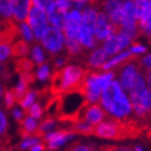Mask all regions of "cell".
<instances>
[{
    "label": "cell",
    "instance_id": "cell-40",
    "mask_svg": "<svg viewBox=\"0 0 151 151\" xmlns=\"http://www.w3.org/2000/svg\"><path fill=\"white\" fill-rule=\"evenodd\" d=\"M1 94H3V87L0 84V99H1Z\"/></svg>",
    "mask_w": 151,
    "mask_h": 151
},
{
    "label": "cell",
    "instance_id": "cell-21",
    "mask_svg": "<svg viewBox=\"0 0 151 151\" xmlns=\"http://www.w3.org/2000/svg\"><path fill=\"white\" fill-rule=\"evenodd\" d=\"M71 130L74 134H81L84 136H89L93 135V130H94V125L88 124V123H83V122H77L70 125Z\"/></svg>",
    "mask_w": 151,
    "mask_h": 151
},
{
    "label": "cell",
    "instance_id": "cell-38",
    "mask_svg": "<svg viewBox=\"0 0 151 151\" xmlns=\"http://www.w3.org/2000/svg\"><path fill=\"white\" fill-rule=\"evenodd\" d=\"M142 73H144V77H145L147 86L151 88V70H142Z\"/></svg>",
    "mask_w": 151,
    "mask_h": 151
},
{
    "label": "cell",
    "instance_id": "cell-17",
    "mask_svg": "<svg viewBox=\"0 0 151 151\" xmlns=\"http://www.w3.org/2000/svg\"><path fill=\"white\" fill-rule=\"evenodd\" d=\"M19 125H20L19 127V135L22 139H27V137H34L35 131L39 127V123H37V119L26 115Z\"/></svg>",
    "mask_w": 151,
    "mask_h": 151
},
{
    "label": "cell",
    "instance_id": "cell-23",
    "mask_svg": "<svg viewBox=\"0 0 151 151\" xmlns=\"http://www.w3.org/2000/svg\"><path fill=\"white\" fill-rule=\"evenodd\" d=\"M20 36L21 39L27 41V42H32L35 40V35H34V31L30 27V25L26 21H22L20 22Z\"/></svg>",
    "mask_w": 151,
    "mask_h": 151
},
{
    "label": "cell",
    "instance_id": "cell-29",
    "mask_svg": "<svg viewBox=\"0 0 151 151\" xmlns=\"http://www.w3.org/2000/svg\"><path fill=\"white\" fill-rule=\"evenodd\" d=\"M43 114V109L40 103H34L29 108V110L26 111V115L29 116H32L35 119H40Z\"/></svg>",
    "mask_w": 151,
    "mask_h": 151
},
{
    "label": "cell",
    "instance_id": "cell-13",
    "mask_svg": "<svg viewBox=\"0 0 151 151\" xmlns=\"http://www.w3.org/2000/svg\"><path fill=\"white\" fill-rule=\"evenodd\" d=\"M77 40L82 43V46H83L87 51H92V50L97 48L98 40L96 39V36H94V30L84 24L81 25Z\"/></svg>",
    "mask_w": 151,
    "mask_h": 151
},
{
    "label": "cell",
    "instance_id": "cell-33",
    "mask_svg": "<svg viewBox=\"0 0 151 151\" xmlns=\"http://www.w3.org/2000/svg\"><path fill=\"white\" fill-rule=\"evenodd\" d=\"M11 56V46L0 45V62H4Z\"/></svg>",
    "mask_w": 151,
    "mask_h": 151
},
{
    "label": "cell",
    "instance_id": "cell-18",
    "mask_svg": "<svg viewBox=\"0 0 151 151\" xmlns=\"http://www.w3.org/2000/svg\"><path fill=\"white\" fill-rule=\"evenodd\" d=\"M65 50L67 51L68 58L78 57V56H81L82 53H83V51H87V50L82 46V43L77 39H67V37H66Z\"/></svg>",
    "mask_w": 151,
    "mask_h": 151
},
{
    "label": "cell",
    "instance_id": "cell-20",
    "mask_svg": "<svg viewBox=\"0 0 151 151\" xmlns=\"http://www.w3.org/2000/svg\"><path fill=\"white\" fill-rule=\"evenodd\" d=\"M30 46L29 42L25 41L22 39L16 40L14 43L11 45V56L14 58H19V57H26L30 53Z\"/></svg>",
    "mask_w": 151,
    "mask_h": 151
},
{
    "label": "cell",
    "instance_id": "cell-11",
    "mask_svg": "<svg viewBox=\"0 0 151 151\" xmlns=\"http://www.w3.org/2000/svg\"><path fill=\"white\" fill-rule=\"evenodd\" d=\"M106 111H108L109 114L116 116V118H125V116L130 115L131 103L127 98V96L124 94L123 91L118 94L115 97V99L111 102V104L106 108Z\"/></svg>",
    "mask_w": 151,
    "mask_h": 151
},
{
    "label": "cell",
    "instance_id": "cell-9",
    "mask_svg": "<svg viewBox=\"0 0 151 151\" xmlns=\"http://www.w3.org/2000/svg\"><path fill=\"white\" fill-rule=\"evenodd\" d=\"M118 31L113 21L106 16L103 11H99L96 25H94V36L98 40V42H103L105 39H108L110 35Z\"/></svg>",
    "mask_w": 151,
    "mask_h": 151
},
{
    "label": "cell",
    "instance_id": "cell-14",
    "mask_svg": "<svg viewBox=\"0 0 151 151\" xmlns=\"http://www.w3.org/2000/svg\"><path fill=\"white\" fill-rule=\"evenodd\" d=\"M12 6V17L17 22L26 21L27 14L32 6V0H10Z\"/></svg>",
    "mask_w": 151,
    "mask_h": 151
},
{
    "label": "cell",
    "instance_id": "cell-27",
    "mask_svg": "<svg viewBox=\"0 0 151 151\" xmlns=\"http://www.w3.org/2000/svg\"><path fill=\"white\" fill-rule=\"evenodd\" d=\"M4 97H5V108L6 109H12V106H14V104L15 103H17L16 102V97H15V93H14V89L12 88H4Z\"/></svg>",
    "mask_w": 151,
    "mask_h": 151
},
{
    "label": "cell",
    "instance_id": "cell-10",
    "mask_svg": "<svg viewBox=\"0 0 151 151\" xmlns=\"http://www.w3.org/2000/svg\"><path fill=\"white\" fill-rule=\"evenodd\" d=\"M73 135H74V133L71 130V128L68 127V128L62 129V130L51 131V133L46 134L42 139H43V142H45L47 150L55 151V150H57L60 146L63 145L65 142L71 140L73 137Z\"/></svg>",
    "mask_w": 151,
    "mask_h": 151
},
{
    "label": "cell",
    "instance_id": "cell-2",
    "mask_svg": "<svg viewBox=\"0 0 151 151\" xmlns=\"http://www.w3.org/2000/svg\"><path fill=\"white\" fill-rule=\"evenodd\" d=\"M26 22L30 25V27L32 29L35 40L41 41L43 39V36L46 35L47 30L50 27V24L47 20V12L39 8V6L32 5L27 14Z\"/></svg>",
    "mask_w": 151,
    "mask_h": 151
},
{
    "label": "cell",
    "instance_id": "cell-15",
    "mask_svg": "<svg viewBox=\"0 0 151 151\" xmlns=\"http://www.w3.org/2000/svg\"><path fill=\"white\" fill-rule=\"evenodd\" d=\"M122 91H123V88H122L120 83L115 79H113L110 83L104 88V91L102 92V96H100V103H102V105L105 108V110Z\"/></svg>",
    "mask_w": 151,
    "mask_h": 151
},
{
    "label": "cell",
    "instance_id": "cell-22",
    "mask_svg": "<svg viewBox=\"0 0 151 151\" xmlns=\"http://www.w3.org/2000/svg\"><path fill=\"white\" fill-rule=\"evenodd\" d=\"M30 55H31V58H32L34 63H36L37 66L45 63V60H46L45 52H43V48L40 45H34L30 51Z\"/></svg>",
    "mask_w": 151,
    "mask_h": 151
},
{
    "label": "cell",
    "instance_id": "cell-6",
    "mask_svg": "<svg viewBox=\"0 0 151 151\" xmlns=\"http://www.w3.org/2000/svg\"><path fill=\"white\" fill-rule=\"evenodd\" d=\"M98 1H99L98 8H100V11H103L116 27L120 26L124 19V14H123L124 0H98Z\"/></svg>",
    "mask_w": 151,
    "mask_h": 151
},
{
    "label": "cell",
    "instance_id": "cell-37",
    "mask_svg": "<svg viewBox=\"0 0 151 151\" xmlns=\"http://www.w3.org/2000/svg\"><path fill=\"white\" fill-rule=\"evenodd\" d=\"M45 150H47L45 142H41V141H39L37 144H35L34 146L30 147V151H45Z\"/></svg>",
    "mask_w": 151,
    "mask_h": 151
},
{
    "label": "cell",
    "instance_id": "cell-34",
    "mask_svg": "<svg viewBox=\"0 0 151 151\" xmlns=\"http://www.w3.org/2000/svg\"><path fill=\"white\" fill-rule=\"evenodd\" d=\"M6 131H8V120L5 114L0 110V135L6 134Z\"/></svg>",
    "mask_w": 151,
    "mask_h": 151
},
{
    "label": "cell",
    "instance_id": "cell-41",
    "mask_svg": "<svg viewBox=\"0 0 151 151\" xmlns=\"http://www.w3.org/2000/svg\"><path fill=\"white\" fill-rule=\"evenodd\" d=\"M93 1H98V0H93Z\"/></svg>",
    "mask_w": 151,
    "mask_h": 151
},
{
    "label": "cell",
    "instance_id": "cell-26",
    "mask_svg": "<svg viewBox=\"0 0 151 151\" xmlns=\"http://www.w3.org/2000/svg\"><path fill=\"white\" fill-rule=\"evenodd\" d=\"M35 73H36V79H39L41 82H45V81H47L50 77H51L50 66L46 63V62H45V63H42V65H40Z\"/></svg>",
    "mask_w": 151,
    "mask_h": 151
},
{
    "label": "cell",
    "instance_id": "cell-30",
    "mask_svg": "<svg viewBox=\"0 0 151 151\" xmlns=\"http://www.w3.org/2000/svg\"><path fill=\"white\" fill-rule=\"evenodd\" d=\"M129 50L131 51V53H133V55L139 56V57H140L142 53H146L147 52V47L146 46H144L142 43H140V42H134V41L130 45Z\"/></svg>",
    "mask_w": 151,
    "mask_h": 151
},
{
    "label": "cell",
    "instance_id": "cell-25",
    "mask_svg": "<svg viewBox=\"0 0 151 151\" xmlns=\"http://www.w3.org/2000/svg\"><path fill=\"white\" fill-rule=\"evenodd\" d=\"M139 29H140V35H144L147 39H150L151 37V14L139 21Z\"/></svg>",
    "mask_w": 151,
    "mask_h": 151
},
{
    "label": "cell",
    "instance_id": "cell-32",
    "mask_svg": "<svg viewBox=\"0 0 151 151\" xmlns=\"http://www.w3.org/2000/svg\"><path fill=\"white\" fill-rule=\"evenodd\" d=\"M32 5L39 6L47 12L55 5V0H32Z\"/></svg>",
    "mask_w": 151,
    "mask_h": 151
},
{
    "label": "cell",
    "instance_id": "cell-4",
    "mask_svg": "<svg viewBox=\"0 0 151 151\" xmlns=\"http://www.w3.org/2000/svg\"><path fill=\"white\" fill-rule=\"evenodd\" d=\"M131 43H133V40H131L128 35L120 32V31H116V32L110 35L108 39H105L103 41L102 47L104 48L105 53L108 55L109 57H111V56H114L119 52L124 51V50L129 48Z\"/></svg>",
    "mask_w": 151,
    "mask_h": 151
},
{
    "label": "cell",
    "instance_id": "cell-16",
    "mask_svg": "<svg viewBox=\"0 0 151 151\" xmlns=\"http://www.w3.org/2000/svg\"><path fill=\"white\" fill-rule=\"evenodd\" d=\"M66 14H67V11L58 8L57 5H53L52 8L47 11V20H48L50 26H53V27L62 30L63 29V25H65Z\"/></svg>",
    "mask_w": 151,
    "mask_h": 151
},
{
    "label": "cell",
    "instance_id": "cell-1",
    "mask_svg": "<svg viewBox=\"0 0 151 151\" xmlns=\"http://www.w3.org/2000/svg\"><path fill=\"white\" fill-rule=\"evenodd\" d=\"M86 77V68L78 65H66L51 73V92L57 96L63 92L78 89Z\"/></svg>",
    "mask_w": 151,
    "mask_h": 151
},
{
    "label": "cell",
    "instance_id": "cell-8",
    "mask_svg": "<svg viewBox=\"0 0 151 151\" xmlns=\"http://www.w3.org/2000/svg\"><path fill=\"white\" fill-rule=\"evenodd\" d=\"M108 115H109V113H106L100 104L89 103L83 110L81 111L78 122H83V123H88V124H92V125H97L100 122L105 120V119L108 118Z\"/></svg>",
    "mask_w": 151,
    "mask_h": 151
},
{
    "label": "cell",
    "instance_id": "cell-35",
    "mask_svg": "<svg viewBox=\"0 0 151 151\" xmlns=\"http://www.w3.org/2000/svg\"><path fill=\"white\" fill-rule=\"evenodd\" d=\"M140 66L142 70H151V53L140 58Z\"/></svg>",
    "mask_w": 151,
    "mask_h": 151
},
{
    "label": "cell",
    "instance_id": "cell-28",
    "mask_svg": "<svg viewBox=\"0 0 151 151\" xmlns=\"http://www.w3.org/2000/svg\"><path fill=\"white\" fill-rule=\"evenodd\" d=\"M0 14L3 17L14 19L12 17V6L10 0H0Z\"/></svg>",
    "mask_w": 151,
    "mask_h": 151
},
{
    "label": "cell",
    "instance_id": "cell-24",
    "mask_svg": "<svg viewBox=\"0 0 151 151\" xmlns=\"http://www.w3.org/2000/svg\"><path fill=\"white\" fill-rule=\"evenodd\" d=\"M35 99H36V92H35V91L29 89V91H27V93L25 94V97L21 99V102L19 103V104L21 105V108L24 109L25 114H26V111L29 110L30 106L35 103Z\"/></svg>",
    "mask_w": 151,
    "mask_h": 151
},
{
    "label": "cell",
    "instance_id": "cell-12",
    "mask_svg": "<svg viewBox=\"0 0 151 151\" xmlns=\"http://www.w3.org/2000/svg\"><path fill=\"white\" fill-rule=\"evenodd\" d=\"M109 56L105 53L103 47H97L92 50L86 58L87 68H94V70H102L103 65L108 61Z\"/></svg>",
    "mask_w": 151,
    "mask_h": 151
},
{
    "label": "cell",
    "instance_id": "cell-42",
    "mask_svg": "<svg viewBox=\"0 0 151 151\" xmlns=\"http://www.w3.org/2000/svg\"><path fill=\"white\" fill-rule=\"evenodd\" d=\"M149 40H150V41H151V37H150V39H149Z\"/></svg>",
    "mask_w": 151,
    "mask_h": 151
},
{
    "label": "cell",
    "instance_id": "cell-39",
    "mask_svg": "<svg viewBox=\"0 0 151 151\" xmlns=\"http://www.w3.org/2000/svg\"><path fill=\"white\" fill-rule=\"evenodd\" d=\"M134 150H135V151H144L140 146H134Z\"/></svg>",
    "mask_w": 151,
    "mask_h": 151
},
{
    "label": "cell",
    "instance_id": "cell-3",
    "mask_svg": "<svg viewBox=\"0 0 151 151\" xmlns=\"http://www.w3.org/2000/svg\"><path fill=\"white\" fill-rule=\"evenodd\" d=\"M41 43L43 48L51 55H58L62 50L65 48V43H66V36L63 34V31L61 29L50 26L46 35L43 36V39L41 40Z\"/></svg>",
    "mask_w": 151,
    "mask_h": 151
},
{
    "label": "cell",
    "instance_id": "cell-36",
    "mask_svg": "<svg viewBox=\"0 0 151 151\" xmlns=\"http://www.w3.org/2000/svg\"><path fill=\"white\" fill-rule=\"evenodd\" d=\"M72 1H73V8L82 10V9H83L84 6H87L88 4L93 3V0H72Z\"/></svg>",
    "mask_w": 151,
    "mask_h": 151
},
{
    "label": "cell",
    "instance_id": "cell-31",
    "mask_svg": "<svg viewBox=\"0 0 151 151\" xmlns=\"http://www.w3.org/2000/svg\"><path fill=\"white\" fill-rule=\"evenodd\" d=\"M94 144H88V145H79V141H76L73 145L70 146L67 151H94Z\"/></svg>",
    "mask_w": 151,
    "mask_h": 151
},
{
    "label": "cell",
    "instance_id": "cell-5",
    "mask_svg": "<svg viewBox=\"0 0 151 151\" xmlns=\"http://www.w3.org/2000/svg\"><path fill=\"white\" fill-rule=\"evenodd\" d=\"M119 72H120V86L123 89L129 91L133 88L134 81L136 78L137 73L141 71L140 66V58L130 60L128 62H125L122 66H119Z\"/></svg>",
    "mask_w": 151,
    "mask_h": 151
},
{
    "label": "cell",
    "instance_id": "cell-19",
    "mask_svg": "<svg viewBox=\"0 0 151 151\" xmlns=\"http://www.w3.org/2000/svg\"><path fill=\"white\" fill-rule=\"evenodd\" d=\"M34 67H35L34 61L29 60L26 57H19V58H15L14 61V70L19 76L34 72Z\"/></svg>",
    "mask_w": 151,
    "mask_h": 151
},
{
    "label": "cell",
    "instance_id": "cell-7",
    "mask_svg": "<svg viewBox=\"0 0 151 151\" xmlns=\"http://www.w3.org/2000/svg\"><path fill=\"white\" fill-rule=\"evenodd\" d=\"M81 25H82V10L72 8L66 14L65 25L62 31H63L67 39H77Z\"/></svg>",
    "mask_w": 151,
    "mask_h": 151
}]
</instances>
